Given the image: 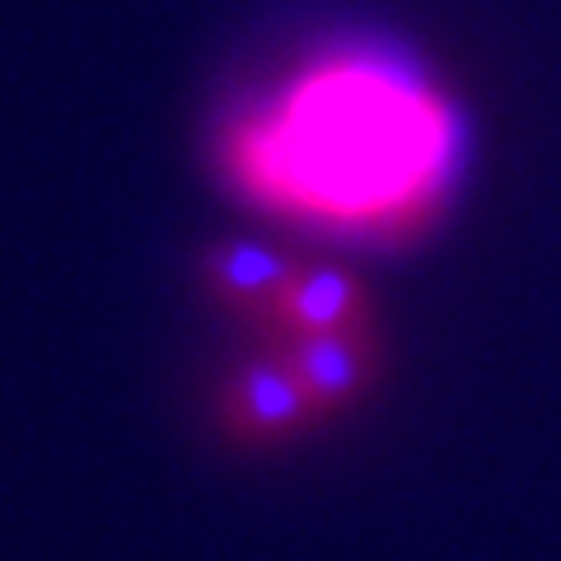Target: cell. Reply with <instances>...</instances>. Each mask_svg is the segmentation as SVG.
<instances>
[{
  "label": "cell",
  "instance_id": "1",
  "mask_svg": "<svg viewBox=\"0 0 561 561\" xmlns=\"http://www.w3.org/2000/svg\"><path fill=\"white\" fill-rule=\"evenodd\" d=\"M220 187L280 230L412 249L449 216L468 122L412 51L342 38L249 90L210 140Z\"/></svg>",
  "mask_w": 561,
  "mask_h": 561
},
{
  "label": "cell",
  "instance_id": "3",
  "mask_svg": "<svg viewBox=\"0 0 561 561\" xmlns=\"http://www.w3.org/2000/svg\"><path fill=\"white\" fill-rule=\"evenodd\" d=\"M351 332H379L375 295L360 286L356 272L337 262L295 257L286 286L253 323L257 342H305V337H351Z\"/></svg>",
  "mask_w": 561,
  "mask_h": 561
},
{
  "label": "cell",
  "instance_id": "2",
  "mask_svg": "<svg viewBox=\"0 0 561 561\" xmlns=\"http://www.w3.org/2000/svg\"><path fill=\"white\" fill-rule=\"evenodd\" d=\"M216 421L225 440L239 449H280L319 431L328 412L300 379V370L280 351L257 342L253 356L225 370L216 393Z\"/></svg>",
  "mask_w": 561,
  "mask_h": 561
},
{
  "label": "cell",
  "instance_id": "4",
  "mask_svg": "<svg viewBox=\"0 0 561 561\" xmlns=\"http://www.w3.org/2000/svg\"><path fill=\"white\" fill-rule=\"evenodd\" d=\"M295 267V253L267 249L253 239H220L202 253V290L239 323H257Z\"/></svg>",
  "mask_w": 561,
  "mask_h": 561
}]
</instances>
